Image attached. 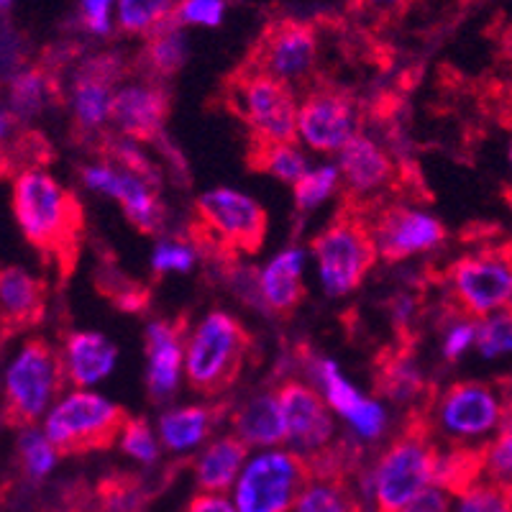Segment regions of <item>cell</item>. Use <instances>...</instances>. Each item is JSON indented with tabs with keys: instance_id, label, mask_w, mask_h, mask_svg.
I'll return each mask as SVG.
<instances>
[{
	"instance_id": "8fae6325",
	"label": "cell",
	"mask_w": 512,
	"mask_h": 512,
	"mask_svg": "<svg viewBox=\"0 0 512 512\" xmlns=\"http://www.w3.org/2000/svg\"><path fill=\"white\" fill-rule=\"evenodd\" d=\"M433 433L451 446H474V441L500 431L507 423L497 387L484 382H454L431 402Z\"/></svg>"
},
{
	"instance_id": "9c48e42d",
	"label": "cell",
	"mask_w": 512,
	"mask_h": 512,
	"mask_svg": "<svg viewBox=\"0 0 512 512\" xmlns=\"http://www.w3.org/2000/svg\"><path fill=\"white\" fill-rule=\"evenodd\" d=\"M310 479L313 469L303 454L262 448L241 469L231 489V502L239 512H292Z\"/></svg>"
},
{
	"instance_id": "f6af8a7d",
	"label": "cell",
	"mask_w": 512,
	"mask_h": 512,
	"mask_svg": "<svg viewBox=\"0 0 512 512\" xmlns=\"http://www.w3.org/2000/svg\"><path fill=\"white\" fill-rule=\"evenodd\" d=\"M111 3L113 0H82V21L93 34L105 36L111 31Z\"/></svg>"
},
{
	"instance_id": "836d02e7",
	"label": "cell",
	"mask_w": 512,
	"mask_h": 512,
	"mask_svg": "<svg viewBox=\"0 0 512 512\" xmlns=\"http://www.w3.org/2000/svg\"><path fill=\"white\" fill-rule=\"evenodd\" d=\"M172 13V0H121L118 26L126 34H149Z\"/></svg>"
},
{
	"instance_id": "d4e9b609",
	"label": "cell",
	"mask_w": 512,
	"mask_h": 512,
	"mask_svg": "<svg viewBox=\"0 0 512 512\" xmlns=\"http://www.w3.org/2000/svg\"><path fill=\"white\" fill-rule=\"evenodd\" d=\"M305 251L290 249L280 251L272 262L259 272V295L267 313L290 315L295 313L297 305L303 303L305 285Z\"/></svg>"
},
{
	"instance_id": "60d3db41",
	"label": "cell",
	"mask_w": 512,
	"mask_h": 512,
	"mask_svg": "<svg viewBox=\"0 0 512 512\" xmlns=\"http://www.w3.org/2000/svg\"><path fill=\"white\" fill-rule=\"evenodd\" d=\"M118 443H121L123 454L128 459L139 461L144 466L154 464L159 459V443L152 433V425L146 423L144 418H128Z\"/></svg>"
},
{
	"instance_id": "4316f807",
	"label": "cell",
	"mask_w": 512,
	"mask_h": 512,
	"mask_svg": "<svg viewBox=\"0 0 512 512\" xmlns=\"http://www.w3.org/2000/svg\"><path fill=\"white\" fill-rule=\"evenodd\" d=\"M223 415H231V405H185V408H172L159 418V438L164 448L172 454H187L203 446Z\"/></svg>"
},
{
	"instance_id": "8d00e7d4",
	"label": "cell",
	"mask_w": 512,
	"mask_h": 512,
	"mask_svg": "<svg viewBox=\"0 0 512 512\" xmlns=\"http://www.w3.org/2000/svg\"><path fill=\"white\" fill-rule=\"evenodd\" d=\"M474 346L484 359H500L512 354V310H500L477 323Z\"/></svg>"
},
{
	"instance_id": "e575fe53",
	"label": "cell",
	"mask_w": 512,
	"mask_h": 512,
	"mask_svg": "<svg viewBox=\"0 0 512 512\" xmlns=\"http://www.w3.org/2000/svg\"><path fill=\"white\" fill-rule=\"evenodd\" d=\"M18 443H21V446H18V454H21V464H24L26 477H49L54 466H57L59 451L52 446L47 433H39L36 428H26V431L21 433V441Z\"/></svg>"
},
{
	"instance_id": "4fadbf2b",
	"label": "cell",
	"mask_w": 512,
	"mask_h": 512,
	"mask_svg": "<svg viewBox=\"0 0 512 512\" xmlns=\"http://www.w3.org/2000/svg\"><path fill=\"white\" fill-rule=\"evenodd\" d=\"M361 134V108L344 90L315 85L300 100L297 136L313 152L341 154Z\"/></svg>"
},
{
	"instance_id": "4dcf8cb0",
	"label": "cell",
	"mask_w": 512,
	"mask_h": 512,
	"mask_svg": "<svg viewBox=\"0 0 512 512\" xmlns=\"http://www.w3.org/2000/svg\"><path fill=\"white\" fill-rule=\"evenodd\" d=\"M54 93H57V88H54L52 72L34 67V70H24L13 75L8 105H11L13 116L18 121H29L52 100Z\"/></svg>"
},
{
	"instance_id": "8992f818",
	"label": "cell",
	"mask_w": 512,
	"mask_h": 512,
	"mask_svg": "<svg viewBox=\"0 0 512 512\" xmlns=\"http://www.w3.org/2000/svg\"><path fill=\"white\" fill-rule=\"evenodd\" d=\"M320 285L331 297H344L367 280L379 259L367 213L356 200H346L336 218L313 239Z\"/></svg>"
},
{
	"instance_id": "2e32d148",
	"label": "cell",
	"mask_w": 512,
	"mask_h": 512,
	"mask_svg": "<svg viewBox=\"0 0 512 512\" xmlns=\"http://www.w3.org/2000/svg\"><path fill=\"white\" fill-rule=\"evenodd\" d=\"M277 400H280L282 418H285L287 441L305 459L331 446L333 433H336L331 408L313 387L297 382V379H287L277 390Z\"/></svg>"
},
{
	"instance_id": "ffe728a7",
	"label": "cell",
	"mask_w": 512,
	"mask_h": 512,
	"mask_svg": "<svg viewBox=\"0 0 512 512\" xmlns=\"http://www.w3.org/2000/svg\"><path fill=\"white\" fill-rule=\"evenodd\" d=\"M187 320H154L146 328V384L154 400H169L185 374Z\"/></svg>"
},
{
	"instance_id": "f5cc1de1",
	"label": "cell",
	"mask_w": 512,
	"mask_h": 512,
	"mask_svg": "<svg viewBox=\"0 0 512 512\" xmlns=\"http://www.w3.org/2000/svg\"><path fill=\"white\" fill-rule=\"evenodd\" d=\"M8 6H11V0H0V11H6Z\"/></svg>"
},
{
	"instance_id": "5bb4252c",
	"label": "cell",
	"mask_w": 512,
	"mask_h": 512,
	"mask_svg": "<svg viewBox=\"0 0 512 512\" xmlns=\"http://www.w3.org/2000/svg\"><path fill=\"white\" fill-rule=\"evenodd\" d=\"M315 59H318V36L313 26L295 18H280L259 34L244 64L292 85L313 72Z\"/></svg>"
},
{
	"instance_id": "7c38bea8",
	"label": "cell",
	"mask_w": 512,
	"mask_h": 512,
	"mask_svg": "<svg viewBox=\"0 0 512 512\" xmlns=\"http://www.w3.org/2000/svg\"><path fill=\"white\" fill-rule=\"evenodd\" d=\"M356 203L367 213L379 256H384L387 262H402L410 256L425 254L446 241V228L425 210L402 203L379 205L367 200H356Z\"/></svg>"
},
{
	"instance_id": "f35d334b",
	"label": "cell",
	"mask_w": 512,
	"mask_h": 512,
	"mask_svg": "<svg viewBox=\"0 0 512 512\" xmlns=\"http://www.w3.org/2000/svg\"><path fill=\"white\" fill-rule=\"evenodd\" d=\"M484 479L512 489V420L502 425L492 441L484 443Z\"/></svg>"
},
{
	"instance_id": "52a82bcc",
	"label": "cell",
	"mask_w": 512,
	"mask_h": 512,
	"mask_svg": "<svg viewBox=\"0 0 512 512\" xmlns=\"http://www.w3.org/2000/svg\"><path fill=\"white\" fill-rule=\"evenodd\" d=\"M448 305L461 315L482 320L512 305V239L487 244L456 259L446 269Z\"/></svg>"
},
{
	"instance_id": "7bdbcfd3",
	"label": "cell",
	"mask_w": 512,
	"mask_h": 512,
	"mask_svg": "<svg viewBox=\"0 0 512 512\" xmlns=\"http://www.w3.org/2000/svg\"><path fill=\"white\" fill-rule=\"evenodd\" d=\"M474 341H477V323L472 318H466V315L456 313L448 323L446 333H443V356L448 361H456L469 351V346H474Z\"/></svg>"
},
{
	"instance_id": "9a60e30c",
	"label": "cell",
	"mask_w": 512,
	"mask_h": 512,
	"mask_svg": "<svg viewBox=\"0 0 512 512\" xmlns=\"http://www.w3.org/2000/svg\"><path fill=\"white\" fill-rule=\"evenodd\" d=\"M80 180L93 192L118 200L128 221L146 236H159L167 226V210L159 200L157 185L144 177L113 162H98L80 167Z\"/></svg>"
},
{
	"instance_id": "1f68e13d",
	"label": "cell",
	"mask_w": 512,
	"mask_h": 512,
	"mask_svg": "<svg viewBox=\"0 0 512 512\" xmlns=\"http://www.w3.org/2000/svg\"><path fill=\"white\" fill-rule=\"evenodd\" d=\"M292 512H361V505L344 479L313 477Z\"/></svg>"
},
{
	"instance_id": "484cf974",
	"label": "cell",
	"mask_w": 512,
	"mask_h": 512,
	"mask_svg": "<svg viewBox=\"0 0 512 512\" xmlns=\"http://www.w3.org/2000/svg\"><path fill=\"white\" fill-rule=\"evenodd\" d=\"M228 423L233 436H239L246 446L274 448L287 441L285 418H282L277 392H256L249 400L231 408Z\"/></svg>"
},
{
	"instance_id": "d6a6232c",
	"label": "cell",
	"mask_w": 512,
	"mask_h": 512,
	"mask_svg": "<svg viewBox=\"0 0 512 512\" xmlns=\"http://www.w3.org/2000/svg\"><path fill=\"white\" fill-rule=\"evenodd\" d=\"M338 185H341V169L333 167V164H320V167L308 169L292 185L297 213H310V210L320 208V203H326L338 190Z\"/></svg>"
},
{
	"instance_id": "b9f144b4",
	"label": "cell",
	"mask_w": 512,
	"mask_h": 512,
	"mask_svg": "<svg viewBox=\"0 0 512 512\" xmlns=\"http://www.w3.org/2000/svg\"><path fill=\"white\" fill-rule=\"evenodd\" d=\"M226 13V3L223 0H180V6L172 11L177 18V24H192V26H218Z\"/></svg>"
},
{
	"instance_id": "5b68a950",
	"label": "cell",
	"mask_w": 512,
	"mask_h": 512,
	"mask_svg": "<svg viewBox=\"0 0 512 512\" xmlns=\"http://www.w3.org/2000/svg\"><path fill=\"white\" fill-rule=\"evenodd\" d=\"M223 103L256 144H295L300 103L287 82L241 64L223 82Z\"/></svg>"
},
{
	"instance_id": "f546056e",
	"label": "cell",
	"mask_w": 512,
	"mask_h": 512,
	"mask_svg": "<svg viewBox=\"0 0 512 512\" xmlns=\"http://www.w3.org/2000/svg\"><path fill=\"white\" fill-rule=\"evenodd\" d=\"M249 167L295 185L308 172V159L295 144H249Z\"/></svg>"
},
{
	"instance_id": "cb8c5ba5",
	"label": "cell",
	"mask_w": 512,
	"mask_h": 512,
	"mask_svg": "<svg viewBox=\"0 0 512 512\" xmlns=\"http://www.w3.org/2000/svg\"><path fill=\"white\" fill-rule=\"evenodd\" d=\"M118 349L95 331H72L64 336L62 367L67 382L77 387H90L113 372Z\"/></svg>"
},
{
	"instance_id": "ba28073f",
	"label": "cell",
	"mask_w": 512,
	"mask_h": 512,
	"mask_svg": "<svg viewBox=\"0 0 512 512\" xmlns=\"http://www.w3.org/2000/svg\"><path fill=\"white\" fill-rule=\"evenodd\" d=\"M126 410L90 390L70 392L54 405L44 420V433L59 456L105 451L121 438Z\"/></svg>"
},
{
	"instance_id": "277c9868",
	"label": "cell",
	"mask_w": 512,
	"mask_h": 512,
	"mask_svg": "<svg viewBox=\"0 0 512 512\" xmlns=\"http://www.w3.org/2000/svg\"><path fill=\"white\" fill-rule=\"evenodd\" d=\"M254 354V336L226 310H213L200 320L185 344V377L190 390L218 397L239 382Z\"/></svg>"
},
{
	"instance_id": "30bf717a",
	"label": "cell",
	"mask_w": 512,
	"mask_h": 512,
	"mask_svg": "<svg viewBox=\"0 0 512 512\" xmlns=\"http://www.w3.org/2000/svg\"><path fill=\"white\" fill-rule=\"evenodd\" d=\"M64 382L62 354H57L47 338H29L6 372L3 420L13 428H31L47 413Z\"/></svg>"
},
{
	"instance_id": "d590c367",
	"label": "cell",
	"mask_w": 512,
	"mask_h": 512,
	"mask_svg": "<svg viewBox=\"0 0 512 512\" xmlns=\"http://www.w3.org/2000/svg\"><path fill=\"white\" fill-rule=\"evenodd\" d=\"M454 512H512V489L482 479L454 497Z\"/></svg>"
},
{
	"instance_id": "3957f363",
	"label": "cell",
	"mask_w": 512,
	"mask_h": 512,
	"mask_svg": "<svg viewBox=\"0 0 512 512\" xmlns=\"http://www.w3.org/2000/svg\"><path fill=\"white\" fill-rule=\"evenodd\" d=\"M431 405L410 413L405 431L384 448L367 479L372 512H400L438 479L441 448L431 425Z\"/></svg>"
},
{
	"instance_id": "ee69618b",
	"label": "cell",
	"mask_w": 512,
	"mask_h": 512,
	"mask_svg": "<svg viewBox=\"0 0 512 512\" xmlns=\"http://www.w3.org/2000/svg\"><path fill=\"white\" fill-rule=\"evenodd\" d=\"M400 512H454V495L441 484H433L420 492L415 500H410Z\"/></svg>"
},
{
	"instance_id": "bcb514c9",
	"label": "cell",
	"mask_w": 512,
	"mask_h": 512,
	"mask_svg": "<svg viewBox=\"0 0 512 512\" xmlns=\"http://www.w3.org/2000/svg\"><path fill=\"white\" fill-rule=\"evenodd\" d=\"M185 512H239L233 507L231 497L228 495H208V492H200L198 497H192L190 505L185 507Z\"/></svg>"
},
{
	"instance_id": "83f0119b",
	"label": "cell",
	"mask_w": 512,
	"mask_h": 512,
	"mask_svg": "<svg viewBox=\"0 0 512 512\" xmlns=\"http://www.w3.org/2000/svg\"><path fill=\"white\" fill-rule=\"evenodd\" d=\"M246 461H249V446L233 433L208 443L195 461V482L200 492L228 495Z\"/></svg>"
},
{
	"instance_id": "7dc6e473",
	"label": "cell",
	"mask_w": 512,
	"mask_h": 512,
	"mask_svg": "<svg viewBox=\"0 0 512 512\" xmlns=\"http://www.w3.org/2000/svg\"><path fill=\"white\" fill-rule=\"evenodd\" d=\"M16 123H18V118L13 116L8 100L0 98V146H6L8 141L16 139V136H13V128H16Z\"/></svg>"
},
{
	"instance_id": "d6986e66",
	"label": "cell",
	"mask_w": 512,
	"mask_h": 512,
	"mask_svg": "<svg viewBox=\"0 0 512 512\" xmlns=\"http://www.w3.org/2000/svg\"><path fill=\"white\" fill-rule=\"evenodd\" d=\"M123 75V62L116 54H100L88 59L75 75L72 85V113L77 136L98 134L111 121L113 85Z\"/></svg>"
},
{
	"instance_id": "816d5d0a",
	"label": "cell",
	"mask_w": 512,
	"mask_h": 512,
	"mask_svg": "<svg viewBox=\"0 0 512 512\" xmlns=\"http://www.w3.org/2000/svg\"><path fill=\"white\" fill-rule=\"evenodd\" d=\"M507 164H510V169H512V139H510V144H507ZM507 187H512V185H507Z\"/></svg>"
},
{
	"instance_id": "ac0fdd59",
	"label": "cell",
	"mask_w": 512,
	"mask_h": 512,
	"mask_svg": "<svg viewBox=\"0 0 512 512\" xmlns=\"http://www.w3.org/2000/svg\"><path fill=\"white\" fill-rule=\"evenodd\" d=\"M305 364H308L310 374L318 382L320 392H323V400L328 402V408L336 415H341L354 428L356 436L367 438V441H374V438L382 436L384 423H387L384 408L377 400H372V397L361 395L354 384L344 377V372L336 367V361L308 356Z\"/></svg>"
},
{
	"instance_id": "603a6c76",
	"label": "cell",
	"mask_w": 512,
	"mask_h": 512,
	"mask_svg": "<svg viewBox=\"0 0 512 512\" xmlns=\"http://www.w3.org/2000/svg\"><path fill=\"white\" fill-rule=\"evenodd\" d=\"M374 387L390 402H418V408L431 405L425 397V377L415 361L413 344L400 341L392 349H384L374 361Z\"/></svg>"
},
{
	"instance_id": "e0dca14e",
	"label": "cell",
	"mask_w": 512,
	"mask_h": 512,
	"mask_svg": "<svg viewBox=\"0 0 512 512\" xmlns=\"http://www.w3.org/2000/svg\"><path fill=\"white\" fill-rule=\"evenodd\" d=\"M169 90L154 80L131 82L116 90L111 105V123L118 136L128 141H162L169 116Z\"/></svg>"
},
{
	"instance_id": "7402d4cb",
	"label": "cell",
	"mask_w": 512,
	"mask_h": 512,
	"mask_svg": "<svg viewBox=\"0 0 512 512\" xmlns=\"http://www.w3.org/2000/svg\"><path fill=\"white\" fill-rule=\"evenodd\" d=\"M341 182L346 185V198L367 200V195L392 187L397 182V167L382 146L369 136H356L341 149Z\"/></svg>"
},
{
	"instance_id": "f1b7e54d",
	"label": "cell",
	"mask_w": 512,
	"mask_h": 512,
	"mask_svg": "<svg viewBox=\"0 0 512 512\" xmlns=\"http://www.w3.org/2000/svg\"><path fill=\"white\" fill-rule=\"evenodd\" d=\"M187 59V41L182 34L177 18L169 13L162 24L154 26L146 34V44L141 49L139 67L144 70L146 80H164V77L177 75Z\"/></svg>"
},
{
	"instance_id": "f907efd6",
	"label": "cell",
	"mask_w": 512,
	"mask_h": 512,
	"mask_svg": "<svg viewBox=\"0 0 512 512\" xmlns=\"http://www.w3.org/2000/svg\"><path fill=\"white\" fill-rule=\"evenodd\" d=\"M502 54H505L507 62L512 64V26L502 34Z\"/></svg>"
},
{
	"instance_id": "44dd1931",
	"label": "cell",
	"mask_w": 512,
	"mask_h": 512,
	"mask_svg": "<svg viewBox=\"0 0 512 512\" xmlns=\"http://www.w3.org/2000/svg\"><path fill=\"white\" fill-rule=\"evenodd\" d=\"M47 282L21 267L0 269V341L31 331L47 313Z\"/></svg>"
},
{
	"instance_id": "7a4b0ae2",
	"label": "cell",
	"mask_w": 512,
	"mask_h": 512,
	"mask_svg": "<svg viewBox=\"0 0 512 512\" xmlns=\"http://www.w3.org/2000/svg\"><path fill=\"white\" fill-rule=\"evenodd\" d=\"M267 210L251 195L231 187L203 192L195 203V218L187 239L200 259H208L218 272L239 264V256H254L267 239Z\"/></svg>"
},
{
	"instance_id": "681fc988",
	"label": "cell",
	"mask_w": 512,
	"mask_h": 512,
	"mask_svg": "<svg viewBox=\"0 0 512 512\" xmlns=\"http://www.w3.org/2000/svg\"><path fill=\"white\" fill-rule=\"evenodd\" d=\"M413 0H361V6L379 8V11H405Z\"/></svg>"
},
{
	"instance_id": "6da1fadb",
	"label": "cell",
	"mask_w": 512,
	"mask_h": 512,
	"mask_svg": "<svg viewBox=\"0 0 512 512\" xmlns=\"http://www.w3.org/2000/svg\"><path fill=\"white\" fill-rule=\"evenodd\" d=\"M13 216L41 259L57 267L59 277H70L85 233L80 200L47 169L34 167L13 180Z\"/></svg>"
},
{
	"instance_id": "ab89813d",
	"label": "cell",
	"mask_w": 512,
	"mask_h": 512,
	"mask_svg": "<svg viewBox=\"0 0 512 512\" xmlns=\"http://www.w3.org/2000/svg\"><path fill=\"white\" fill-rule=\"evenodd\" d=\"M200 259L198 249L190 239H162L152 251L154 277H164L169 272H190Z\"/></svg>"
},
{
	"instance_id": "74e56055",
	"label": "cell",
	"mask_w": 512,
	"mask_h": 512,
	"mask_svg": "<svg viewBox=\"0 0 512 512\" xmlns=\"http://www.w3.org/2000/svg\"><path fill=\"white\" fill-rule=\"evenodd\" d=\"M98 290L111 297L118 308L128 310V313H139V310H144L149 305V290L144 285H139V282L123 277L113 267H105L98 274Z\"/></svg>"
},
{
	"instance_id": "c3c4849f",
	"label": "cell",
	"mask_w": 512,
	"mask_h": 512,
	"mask_svg": "<svg viewBox=\"0 0 512 512\" xmlns=\"http://www.w3.org/2000/svg\"><path fill=\"white\" fill-rule=\"evenodd\" d=\"M495 387H497V395H500L502 400V408H505L507 420H512V374L502 377Z\"/></svg>"
}]
</instances>
